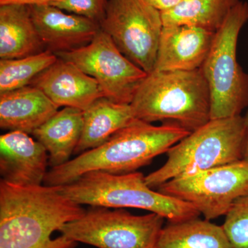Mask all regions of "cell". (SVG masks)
Returning a JSON list of instances; mask_svg holds the SVG:
<instances>
[{
  "label": "cell",
  "mask_w": 248,
  "mask_h": 248,
  "mask_svg": "<svg viewBox=\"0 0 248 248\" xmlns=\"http://www.w3.org/2000/svg\"><path fill=\"white\" fill-rule=\"evenodd\" d=\"M85 212L60 186L24 187L1 180L0 248H75L76 241L51 235Z\"/></svg>",
  "instance_id": "obj_1"
},
{
  "label": "cell",
  "mask_w": 248,
  "mask_h": 248,
  "mask_svg": "<svg viewBox=\"0 0 248 248\" xmlns=\"http://www.w3.org/2000/svg\"><path fill=\"white\" fill-rule=\"evenodd\" d=\"M190 133L176 124L156 126L137 119L102 146L84 152L66 164L51 168L44 184L67 185L93 171L115 174L136 172L151 164L156 156L167 153Z\"/></svg>",
  "instance_id": "obj_2"
},
{
  "label": "cell",
  "mask_w": 248,
  "mask_h": 248,
  "mask_svg": "<svg viewBox=\"0 0 248 248\" xmlns=\"http://www.w3.org/2000/svg\"><path fill=\"white\" fill-rule=\"evenodd\" d=\"M138 120L176 124L190 133L211 120V99L202 69L147 75L130 104Z\"/></svg>",
  "instance_id": "obj_3"
},
{
  "label": "cell",
  "mask_w": 248,
  "mask_h": 248,
  "mask_svg": "<svg viewBox=\"0 0 248 248\" xmlns=\"http://www.w3.org/2000/svg\"><path fill=\"white\" fill-rule=\"evenodd\" d=\"M60 187L63 195L79 205L141 209L158 214L169 222L186 221L200 215L190 203L153 190L139 172L115 174L93 171Z\"/></svg>",
  "instance_id": "obj_4"
},
{
  "label": "cell",
  "mask_w": 248,
  "mask_h": 248,
  "mask_svg": "<svg viewBox=\"0 0 248 248\" xmlns=\"http://www.w3.org/2000/svg\"><path fill=\"white\" fill-rule=\"evenodd\" d=\"M247 131L241 115L210 120L167 152L164 165L145 177L147 185L158 188L174 178L243 159Z\"/></svg>",
  "instance_id": "obj_5"
},
{
  "label": "cell",
  "mask_w": 248,
  "mask_h": 248,
  "mask_svg": "<svg viewBox=\"0 0 248 248\" xmlns=\"http://www.w3.org/2000/svg\"><path fill=\"white\" fill-rule=\"evenodd\" d=\"M248 22V3L241 1L232 10L216 33L202 66L211 99V120L241 116L248 107V75L237 61V42Z\"/></svg>",
  "instance_id": "obj_6"
},
{
  "label": "cell",
  "mask_w": 248,
  "mask_h": 248,
  "mask_svg": "<svg viewBox=\"0 0 248 248\" xmlns=\"http://www.w3.org/2000/svg\"><path fill=\"white\" fill-rule=\"evenodd\" d=\"M78 219L63 225L62 235L98 248H156L164 217L132 215L122 210L93 206Z\"/></svg>",
  "instance_id": "obj_7"
},
{
  "label": "cell",
  "mask_w": 248,
  "mask_h": 248,
  "mask_svg": "<svg viewBox=\"0 0 248 248\" xmlns=\"http://www.w3.org/2000/svg\"><path fill=\"white\" fill-rule=\"evenodd\" d=\"M163 27L161 12L146 0H108L100 23L119 50L148 74L155 69Z\"/></svg>",
  "instance_id": "obj_8"
},
{
  "label": "cell",
  "mask_w": 248,
  "mask_h": 248,
  "mask_svg": "<svg viewBox=\"0 0 248 248\" xmlns=\"http://www.w3.org/2000/svg\"><path fill=\"white\" fill-rule=\"evenodd\" d=\"M157 189L161 193L190 203L210 221L226 216L235 201L248 194V161L241 159L174 178Z\"/></svg>",
  "instance_id": "obj_9"
},
{
  "label": "cell",
  "mask_w": 248,
  "mask_h": 248,
  "mask_svg": "<svg viewBox=\"0 0 248 248\" xmlns=\"http://www.w3.org/2000/svg\"><path fill=\"white\" fill-rule=\"evenodd\" d=\"M55 54L94 78L104 97L117 104H131L148 75L128 60L102 29L89 45L72 51Z\"/></svg>",
  "instance_id": "obj_10"
},
{
  "label": "cell",
  "mask_w": 248,
  "mask_h": 248,
  "mask_svg": "<svg viewBox=\"0 0 248 248\" xmlns=\"http://www.w3.org/2000/svg\"><path fill=\"white\" fill-rule=\"evenodd\" d=\"M42 143L29 134L10 131L0 137L1 180L13 185L41 186L45 182L49 156Z\"/></svg>",
  "instance_id": "obj_11"
},
{
  "label": "cell",
  "mask_w": 248,
  "mask_h": 248,
  "mask_svg": "<svg viewBox=\"0 0 248 248\" xmlns=\"http://www.w3.org/2000/svg\"><path fill=\"white\" fill-rule=\"evenodd\" d=\"M30 6L31 17L46 50L69 52L89 45L100 31V24L52 5Z\"/></svg>",
  "instance_id": "obj_12"
},
{
  "label": "cell",
  "mask_w": 248,
  "mask_h": 248,
  "mask_svg": "<svg viewBox=\"0 0 248 248\" xmlns=\"http://www.w3.org/2000/svg\"><path fill=\"white\" fill-rule=\"evenodd\" d=\"M31 85L38 88L59 107L84 111L98 99L104 97L94 78L72 62L60 58L36 77Z\"/></svg>",
  "instance_id": "obj_13"
},
{
  "label": "cell",
  "mask_w": 248,
  "mask_h": 248,
  "mask_svg": "<svg viewBox=\"0 0 248 248\" xmlns=\"http://www.w3.org/2000/svg\"><path fill=\"white\" fill-rule=\"evenodd\" d=\"M215 33L190 26L163 27L154 71L201 69L210 53Z\"/></svg>",
  "instance_id": "obj_14"
},
{
  "label": "cell",
  "mask_w": 248,
  "mask_h": 248,
  "mask_svg": "<svg viewBox=\"0 0 248 248\" xmlns=\"http://www.w3.org/2000/svg\"><path fill=\"white\" fill-rule=\"evenodd\" d=\"M38 88L27 86L0 94V127L32 134L59 110Z\"/></svg>",
  "instance_id": "obj_15"
},
{
  "label": "cell",
  "mask_w": 248,
  "mask_h": 248,
  "mask_svg": "<svg viewBox=\"0 0 248 248\" xmlns=\"http://www.w3.org/2000/svg\"><path fill=\"white\" fill-rule=\"evenodd\" d=\"M45 48L31 17L30 6L0 5V58L35 55Z\"/></svg>",
  "instance_id": "obj_16"
},
{
  "label": "cell",
  "mask_w": 248,
  "mask_h": 248,
  "mask_svg": "<svg viewBox=\"0 0 248 248\" xmlns=\"http://www.w3.org/2000/svg\"><path fill=\"white\" fill-rule=\"evenodd\" d=\"M84 126L83 110L64 107L32 134L48 153L51 168L66 164L75 153Z\"/></svg>",
  "instance_id": "obj_17"
},
{
  "label": "cell",
  "mask_w": 248,
  "mask_h": 248,
  "mask_svg": "<svg viewBox=\"0 0 248 248\" xmlns=\"http://www.w3.org/2000/svg\"><path fill=\"white\" fill-rule=\"evenodd\" d=\"M84 126L74 154H81L105 143L124 127L137 120L130 104H117L106 97L98 99L83 111Z\"/></svg>",
  "instance_id": "obj_18"
},
{
  "label": "cell",
  "mask_w": 248,
  "mask_h": 248,
  "mask_svg": "<svg viewBox=\"0 0 248 248\" xmlns=\"http://www.w3.org/2000/svg\"><path fill=\"white\" fill-rule=\"evenodd\" d=\"M156 248H232L223 226L199 217L169 222L163 228Z\"/></svg>",
  "instance_id": "obj_19"
},
{
  "label": "cell",
  "mask_w": 248,
  "mask_h": 248,
  "mask_svg": "<svg viewBox=\"0 0 248 248\" xmlns=\"http://www.w3.org/2000/svg\"><path fill=\"white\" fill-rule=\"evenodd\" d=\"M241 0H186L161 12L163 25H186L217 32Z\"/></svg>",
  "instance_id": "obj_20"
},
{
  "label": "cell",
  "mask_w": 248,
  "mask_h": 248,
  "mask_svg": "<svg viewBox=\"0 0 248 248\" xmlns=\"http://www.w3.org/2000/svg\"><path fill=\"white\" fill-rule=\"evenodd\" d=\"M58 59L53 52L45 50L24 58L0 60V94L30 86Z\"/></svg>",
  "instance_id": "obj_21"
},
{
  "label": "cell",
  "mask_w": 248,
  "mask_h": 248,
  "mask_svg": "<svg viewBox=\"0 0 248 248\" xmlns=\"http://www.w3.org/2000/svg\"><path fill=\"white\" fill-rule=\"evenodd\" d=\"M222 226L232 248H248V194L235 201Z\"/></svg>",
  "instance_id": "obj_22"
},
{
  "label": "cell",
  "mask_w": 248,
  "mask_h": 248,
  "mask_svg": "<svg viewBox=\"0 0 248 248\" xmlns=\"http://www.w3.org/2000/svg\"><path fill=\"white\" fill-rule=\"evenodd\" d=\"M108 0H56L52 6L100 24L105 17Z\"/></svg>",
  "instance_id": "obj_23"
},
{
  "label": "cell",
  "mask_w": 248,
  "mask_h": 248,
  "mask_svg": "<svg viewBox=\"0 0 248 248\" xmlns=\"http://www.w3.org/2000/svg\"><path fill=\"white\" fill-rule=\"evenodd\" d=\"M148 4L157 9L160 12H165L176 7L183 0H146Z\"/></svg>",
  "instance_id": "obj_24"
},
{
  "label": "cell",
  "mask_w": 248,
  "mask_h": 248,
  "mask_svg": "<svg viewBox=\"0 0 248 248\" xmlns=\"http://www.w3.org/2000/svg\"><path fill=\"white\" fill-rule=\"evenodd\" d=\"M56 0H0V5L20 4L26 6L34 5H50Z\"/></svg>",
  "instance_id": "obj_25"
},
{
  "label": "cell",
  "mask_w": 248,
  "mask_h": 248,
  "mask_svg": "<svg viewBox=\"0 0 248 248\" xmlns=\"http://www.w3.org/2000/svg\"><path fill=\"white\" fill-rule=\"evenodd\" d=\"M243 159L248 161V129L245 138L244 148H243Z\"/></svg>",
  "instance_id": "obj_26"
},
{
  "label": "cell",
  "mask_w": 248,
  "mask_h": 248,
  "mask_svg": "<svg viewBox=\"0 0 248 248\" xmlns=\"http://www.w3.org/2000/svg\"><path fill=\"white\" fill-rule=\"evenodd\" d=\"M245 125H246V128L248 129V110L247 113L244 117Z\"/></svg>",
  "instance_id": "obj_27"
},
{
  "label": "cell",
  "mask_w": 248,
  "mask_h": 248,
  "mask_svg": "<svg viewBox=\"0 0 248 248\" xmlns=\"http://www.w3.org/2000/svg\"><path fill=\"white\" fill-rule=\"evenodd\" d=\"M183 1H186V0H183Z\"/></svg>",
  "instance_id": "obj_28"
}]
</instances>
